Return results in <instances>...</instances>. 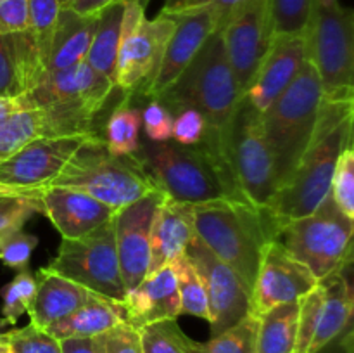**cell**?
<instances>
[{"label": "cell", "mask_w": 354, "mask_h": 353, "mask_svg": "<svg viewBox=\"0 0 354 353\" xmlns=\"http://www.w3.org/2000/svg\"><path fill=\"white\" fill-rule=\"evenodd\" d=\"M175 30L171 14L147 19L142 0H124L123 28L118 51L114 85L124 93H142L151 87L161 66L166 45Z\"/></svg>", "instance_id": "30bf717a"}, {"label": "cell", "mask_w": 354, "mask_h": 353, "mask_svg": "<svg viewBox=\"0 0 354 353\" xmlns=\"http://www.w3.org/2000/svg\"><path fill=\"white\" fill-rule=\"evenodd\" d=\"M57 2H59V6H61V7H66L69 2H71V0H57Z\"/></svg>", "instance_id": "f5cc1de1"}, {"label": "cell", "mask_w": 354, "mask_h": 353, "mask_svg": "<svg viewBox=\"0 0 354 353\" xmlns=\"http://www.w3.org/2000/svg\"><path fill=\"white\" fill-rule=\"evenodd\" d=\"M318 279L304 263L294 258L279 241L265 246L251 293V311L256 317L279 305L299 301L317 287Z\"/></svg>", "instance_id": "9a60e30c"}, {"label": "cell", "mask_w": 354, "mask_h": 353, "mask_svg": "<svg viewBox=\"0 0 354 353\" xmlns=\"http://www.w3.org/2000/svg\"><path fill=\"white\" fill-rule=\"evenodd\" d=\"M354 97L322 96L317 123L289 179L277 189L268 210L282 227L313 213L330 194L335 163L353 145Z\"/></svg>", "instance_id": "7a4b0ae2"}, {"label": "cell", "mask_w": 354, "mask_h": 353, "mask_svg": "<svg viewBox=\"0 0 354 353\" xmlns=\"http://www.w3.org/2000/svg\"><path fill=\"white\" fill-rule=\"evenodd\" d=\"M124 322L140 329L166 318L180 317V294L175 266H162L130 289L121 301Z\"/></svg>", "instance_id": "44dd1931"}, {"label": "cell", "mask_w": 354, "mask_h": 353, "mask_svg": "<svg viewBox=\"0 0 354 353\" xmlns=\"http://www.w3.org/2000/svg\"><path fill=\"white\" fill-rule=\"evenodd\" d=\"M131 97L124 93L123 100L111 111L104 125V144L114 156L133 154L140 145V109L130 102Z\"/></svg>", "instance_id": "f1b7e54d"}, {"label": "cell", "mask_w": 354, "mask_h": 353, "mask_svg": "<svg viewBox=\"0 0 354 353\" xmlns=\"http://www.w3.org/2000/svg\"><path fill=\"white\" fill-rule=\"evenodd\" d=\"M171 14L175 19V30L169 37L162 55L161 66L144 96L149 99H158L166 89L176 82L183 69L189 66L194 55L199 52L204 42L218 28V17L211 7H189V9L162 10Z\"/></svg>", "instance_id": "ac0fdd59"}, {"label": "cell", "mask_w": 354, "mask_h": 353, "mask_svg": "<svg viewBox=\"0 0 354 353\" xmlns=\"http://www.w3.org/2000/svg\"><path fill=\"white\" fill-rule=\"evenodd\" d=\"M223 128H207L199 144L140 141L135 158L161 192L178 203L249 201L234 175L223 145Z\"/></svg>", "instance_id": "6da1fadb"}, {"label": "cell", "mask_w": 354, "mask_h": 353, "mask_svg": "<svg viewBox=\"0 0 354 353\" xmlns=\"http://www.w3.org/2000/svg\"><path fill=\"white\" fill-rule=\"evenodd\" d=\"M37 244V235L23 230V227L0 232V262L17 272L26 270Z\"/></svg>", "instance_id": "74e56055"}, {"label": "cell", "mask_w": 354, "mask_h": 353, "mask_svg": "<svg viewBox=\"0 0 354 353\" xmlns=\"http://www.w3.org/2000/svg\"><path fill=\"white\" fill-rule=\"evenodd\" d=\"M330 197L337 210L354 220V149L346 147L335 163L330 182Z\"/></svg>", "instance_id": "d590c367"}, {"label": "cell", "mask_w": 354, "mask_h": 353, "mask_svg": "<svg viewBox=\"0 0 354 353\" xmlns=\"http://www.w3.org/2000/svg\"><path fill=\"white\" fill-rule=\"evenodd\" d=\"M142 127L147 141L166 142L173 135V114L159 100L151 99L140 111Z\"/></svg>", "instance_id": "b9f144b4"}, {"label": "cell", "mask_w": 354, "mask_h": 353, "mask_svg": "<svg viewBox=\"0 0 354 353\" xmlns=\"http://www.w3.org/2000/svg\"><path fill=\"white\" fill-rule=\"evenodd\" d=\"M322 300H324V287L320 286V282L299 300V315H297V334L294 353H308V350H310L311 339H313L318 325V318H320Z\"/></svg>", "instance_id": "f35d334b"}, {"label": "cell", "mask_w": 354, "mask_h": 353, "mask_svg": "<svg viewBox=\"0 0 354 353\" xmlns=\"http://www.w3.org/2000/svg\"><path fill=\"white\" fill-rule=\"evenodd\" d=\"M196 234L221 262L237 272L252 293L263 249L277 241L280 224L266 206L216 199L194 204Z\"/></svg>", "instance_id": "3957f363"}, {"label": "cell", "mask_w": 354, "mask_h": 353, "mask_svg": "<svg viewBox=\"0 0 354 353\" xmlns=\"http://www.w3.org/2000/svg\"><path fill=\"white\" fill-rule=\"evenodd\" d=\"M244 96L225 54L221 30L216 28L176 82L156 100L173 116L183 109L199 111L207 128L220 130Z\"/></svg>", "instance_id": "277c9868"}, {"label": "cell", "mask_w": 354, "mask_h": 353, "mask_svg": "<svg viewBox=\"0 0 354 353\" xmlns=\"http://www.w3.org/2000/svg\"><path fill=\"white\" fill-rule=\"evenodd\" d=\"M41 215V203L37 192L0 190V232L23 227L33 215Z\"/></svg>", "instance_id": "e575fe53"}, {"label": "cell", "mask_w": 354, "mask_h": 353, "mask_svg": "<svg viewBox=\"0 0 354 353\" xmlns=\"http://www.w3.org/2000/svg\"><path fill=\"white\" fill-rule=\"evenodd\" d=\"M44 269L121 303L127 287L118 260L114 217L82 237L62 239L57 255Z\"/></svg>", "instance_id": "8fae6325"}, {"label": "cell", "mask_w": 354, "mask_h": 353, "mask_svg": "<svg viewBox=\"0 0 354 353\" xmlns=\"http://www.w3.org/2000/svg\"><path fill=\"white\" fill-rule=\"evenodd\" d=\"M299 301L279 305L259 317L256 353H294Z\"/></svg>", "instance_id": "83f0119b"}, {"label": "cell", "mask_w": 354, "mask_h": 353, "mask_svg": "<svg viewBox=\"0 0 354 353\" xmlns=\"http://www.w3.org/2000/svg\"><path fill=\"white\" fill-rule=\"evenodd\" d=\"M113 2H118V0H71L66 7L82 14V16H95L104 7H107Z\"/></svg>", "instance_id": "c3c4849f"}, {"label": "cell", "mask_w": 354, "mask_h": 353, "mask_svg": "<svg viewBox=\"0 0 354 353\" xmlns=\"http://www.w3.org/2000/svg\"><path fill=\"white\" fill-rule=\"evenodd\" d=\"M37 291V279L30 269L21 270L10 282L0 291L2 296V320L0 325H14L23 314H26Z\"/></svg>", "instance_id": "836d02e7"}, {"label": "cell", "mask_w": 354, "mask_h": 353, "mask_svg": "<svg viewBox=\"0 0 354 353\" xmlns=\"http://www.w3.org/2000/svg\"><path fill=\"white\" fill-rule=\"evenodd\" d=\"M308 59L320 76L324 96L354 97V12L341 0H313L306 30Z\"/></svg>", "instance_id": "52a82bcc"}, {"label": "cell", "mask_w": 354, "mask_h": 353, "mask_svg": "<svg viewBox=\"0 0 354 353\" xmlns=\"http://www.w3.org/2000/svg\"><path fill=\"white\" fill-rule=\"evenodd\" d=\"M142 353H192L196 341L180 329L176 318L152 322L138 329Z\"/></svg>", "instance_id": "4dcf8cb0"}, {"label": "cell", "mask_w": 354, "mask_h": 353, "mask_svg": "<svg viewBox=\"0 0 354 353\" xmlns=\"http://www.w3.org/2000/svg\"><path fill=\"white\" fill-rule=\"evenodd\" d=\"M23 93L10 35L0 33V99H16Z\"/></svg>", "instance_id": "60d3db41"}, {"label": "cell", "mask_w": 354, "mask_h": 353, "mask_svg": "<svg viewBox=\"0 0 354 353\" xmlns=\"http://www.w3.org/2000/svg\"><path fill=\"white\" fill-rule=\"evenodd\" d=\"M221 134L228 161L244 196L256 206H268L279 189V180L263 130L261 111L244 96Z\"/></svg>", "instance_id": "9c48e42d"}, {"label": "cell", "mask_w": 354, "mask_h": 353, "mask_svg": "<svg viewBox=\"0 0 354 353\" xmlns=\"http://www.w3.org/2000/svg\"><path fill=\"white\" fill-rule=\"evenodd\" d=\"M28 28V0H0V33H19Z\"/></svg>", "instance_id": "f6af8a7d"}, {"label": "cell", "mask_w": 354, "mask_h": 353, "mask_svg": "<svg viewBox=\"0 0 354 353\" xmlns=\"http://www.w3.org/2000/svg\"><path fill=\"white\" fill-rule=\"evenodd\" d=\"M185 256L192 262L204 284L209 307L211 336L223 332L249 314L251 293L234 269L221 262L197 234L187 246Z\"/></svg>", "instance_id": "7c38bea8"}, {"label": "cell", "mask_w": 354, "mask_h": 353, "mask_svg": "<svg viewBox=\"0 0 354 353\" xmlns=\"http://www.w3.org/2000/svg\"><path fill=\"white\" fill-rule=\"evenodd\" d=\"M124 0L109 3L97 14V26L85 61L100 75L114 82L121 28H123Z\"/></svg>", "instance_id": "4316f807"}, {"label": "cell", "mask_w": 354, "mask_h": 353, "mask_svg": "<svg viewBox=\"0 0 354 353\" xmlns=\"http://www.w3.org/2000/svg\"><path fill=\"white\" fill-rule=\"evenodd\" d=\"M10 353H62L61 341L45 329L28 324L23 329L6 332Z\"/></svg>", "instance_id": "ab89813d"}, {"label": "cell", "mask_w": 354, "mask_h": 353, "mask_svg": "<svg viewBox=\"0 0 354 353\" xmlns=\"http://www.w3.org/2000/svg\"><path fill=\"white\" fill-rule=\"evenodd\" d=\"M59 341L62 353H104L102 334L93 338H66Z\"/></svg>", "instance_id": "7dc6e473"}, {"label": "cell", "mask_w": 354, "mask_h": 353, "mask_svg": "<svg viewBox=\"0 0 354 353\" xmlns=\"http://www.w3.org/2000/svg\"><path fill=\"white\" fill-rule=\"evenodd\" d=\"M354 220L341 213L330 194L313 213L280 227L277 241L318 280L351 265Z\"/></svg>", "instance_id": "ba28073f"}, {"label": "cell", "mask_w": 354, "mask_h": 353, "mask_svg": "<svg viewBox=\"0 0 354 353\" xmlns=\"http://www.w3.org/2000/svg\"><path fill=\"white\" fill-rule=\"evenodd\" d=\"M349 266L351 265L335 270L325 279L318 280L324 287V300L317 331L308 353H320L351 329L354 294L349 279Z\"/></svg>", "instance_id": "603a6c76"}, {"label": "cell", "mask_w": 354, "mask_h": 353, "mask_svg": "<svg viewBox=\"0 0 354 353\" xmlns=\"http://www.w3.org/2000/svg\"><path fill=\"white\" fill-rule=\"evenodd\" d=\"M116 89L113 80L100 75L86 61L61 71H48L40 82L19 96L24 109L54 106H88L106 109Z\"/></svg>", "instance_id": "2e32d148"}, {"label": "cell", "mask_w": 354, "mask_h": 353, "mask_svg": "<svg viewBox=\"0 0 354 353\" xmlns=\"http://www.w3.org/2000/svg\"><path fill=\"white\" fill-rule=\"evenodd\" d=\"M102 338L104 353H142L138 329L131 327L127 322L104 332Z\"/></svg>", "instance_id": "ee69618b"}, {"label": "cell", "mask_w": 354, "mask_h": 353, "mask_svg": "<svg viewBox=\"0 0 354 353\" xmlns=\"http://www.w3.org/2000/svg\"><path fill=\"white\" fill-rule=\"evenodd\" d=\"M21 109H24V107L21 106L17 97L16 99H0V127H2L14 113H17V111Z\"/></svg>", "instance_id": "681fc988"}, {"label": "cell", "mask_w": 354, "mask_h": 353, "mask_svg": "<svg viewBox=\"0 0 354 353\" xmlns=\"http://www.w3.org/2000/svg\"><path fill=\"white\" fill-rule=\"evenodd\" d=\"M259 317L249 311L237 324L220 334L211 336L209 341H196L192 353H256Z\"/></svg>", "instance_id": "f546056e"}, {"label": "cell", "mask_w": 354, "mask_h": 353, "mask_svg": "<svg viewBox=\"0 0 354 353\" xmlns=\"http://www.w3.org/2000/svg\"><path fill=\"white\" fill-rule=\"evenodd\" d=\"M306 61L304 33L275 35L245 90L249 102L263 113L294 82Z\"/></svg>", "instance_id": "d6986e66"}, {"label": "cell", "mask_w": 354, "mask_h": 353, "mask_svg": "<svg viewBox=\"0 0 354 353\" xmlns=\"http://www.w3.org/2000/svg\"><path fill=\"white\" fill-rule=\"evenodd\" d=\"M248 0H185L178 9H189V7H211L216 12L218 17V28L223 26L232 14L242 7ZM176 10V9H175Z\"/></svg>", "instance_id": "bcb514c9"}, {"label": "cell", "mask_w": 354, "mask_h": 353, "mask_svg": "<svg viewBox=\"0 0 354 353\" xmlns=\"http://www.w3.org/2000/svg\"><path fill=\"white\" fill-rule=\"evenodd\" d=\"M35 279L37 291L26 314L30 315V324L40 329H47L66 318L95 294L73 280L48 272L44 266L38 270Z\"/></svg>", "instance_id": "cb8c5ba5"}, {"label": "cell", "mask_w": 354, "mask_h": 353, "mask_svg": "<svg viewBox=\"0 0 354 353\" xmlns=\"http://www.w3.org/2000/svg\"><path fill=\"white\" fill-rule=\"evenodd\" d=\"M322 96L324 89L320 76L308 59L294 82L261 113L263 130L275 161L279 187L289 179L310 142Z\"/></svg>", "instance_id": "8992f818"}, {"label": "cell", "mask_w": 354, "mask_h": 353, "mask_svg": "<svg viewBox=\"0 0 354 353\" xmlns=\"http://www.w3.org/2000/svg\"><path fill=\"white\" fill-rule=\"evenodd\" d=\"M206 132V120L196 109H183L173 116L171 141L183 145L199 144Z\"/></svg>", "instance_id": "7bdbcfd3"}, {"label": "cell", "mask_w": 354, "mask_h": 353, "mask_svg": "<svg viewBox=\"0 0 354 353\" xmlns=\"http://www.w3.org/2000/svg\"><path fill=\"white\" fill-rule=\"evenodd\" d=\"M59 6L57 0H28V33L33 38L38 52L47 68L48 48H50L52 35L57 23Z\"/></svg>", "instance_id": "d6a6232c"}, {"label": "cell", "mask_w": 354, "mask_h": 353, "mask_svg": "<svg viewBox=\"0 0 354 353\" xmlns=\"http://www.w3.org/2000/svg\"><path fill=\"white\" fill-rule=\"evenodd\" d=\"M93 137L37 138L0 161V190L37 192L50 185L76 149Z\"/></svg>", "instance_id": "5bb4252c"}, {"label": "cell", "mask_w": 354, "mask_h": 353, "mask_svg": "<svg viewBox=\"0 0 354 353\" xmlns=\"http://www.w3.org/2000/svg\"><path fill=\"white\" fill-rule=\"evenodd\" d=\"M218 30L239 87L245 93L275 37L268 0H248Z\"/></svg>", "instance_id": "4fadbf2b"}, {"label": "cell", "mask_w": 354, "mask_h": 353, "mask_svg": "<svg viewBox=\"0 0 354 353\" xmlns=\"http://www.w3.org/2000/svg\"><path fill=\"white\" fill-rule=\"evenodd\" d=\"M313 0H268L273 35L304 33Z\"/></svg>", "instance_id": "8d00e7d4"}, {"label": "cell", "mask_w": 354, "mask_h": 353, "mask_svg": "<svg viewBox=\"0 0 354 353\" xmlns=\"http://www.w3.org/2000/svg\"><path fill=\"white\" fill-rule=\"evenodd\" d=\"M41 215L52 221L62 239H76L111 220L116 215L113 208L80 190L64 187H44L38 190Z\"/></svg>", "instance_id": "ffe728a7"}, {"label": "cell", "mask_w": 354, "mask_h": 353, "mask_svg": "<svg viewBox=\"0 0 354 353\" xmlns=\"http://www.w3.org/2000/svg\"><path fill=\"white\" fill-rule=\"evenodd\" d=\"M95 26L97 14L82 16L68 7H61L48 48L47 73L61 71L85 61Z\"/></svg>", "instance_id": "d4e9b609"}, {"label": "cell", "mask_w": 354, "mask_h": 353, "mask_svg": "<svg viewBox=\"0 0 354 353\" xmlns=\"http://www.w3.org/2000/svg\"><path fill=\"white\" fill-rule=\"evenodd\" d=\"M124 322L123 305L111 298L93 294L85 305L62 320L48 325L45 331L54 338H93L111 331Z\"/></svg>", "instance_id": "484cf974"}, {"label": "cell", "mask_w": 354, "mask_h": 353, "mask_svg": "<svg viewBox=\"0 0 354 353\" xmlns=\"http://www.w3.org/2000/svg\"><path fill=\"white\" fill-rule=\"evenodd\" d=\"M165 192L154 190L114 215V239L127 293L147 275L151 260V228Z\"/></svg>", "instance_id": "e0dca14e"}, {"label": "cell", "mask_w": 354, "mask_h": 353, "mask_svg": "<svg viewBox=\"0 0 354 353\" xmlns=\"http://www.w3.org/2000/svg\"><path fill=\"white\" fill-rule=\"evenodd\" d=\"M178 280L180 294V315H192L209 322V307L204 284L199 273L194 269L192 262L185 255L173 263Z\"/></svg>", "instance_id": "1f68e13d"}, {"label": "cell", "mask_w": 354, "mask_h": 353, "mask_svg": "<svg viewBox=\"0 0 354 353\" xmlns=\"http://www.w3.org/2000/svg\"><path fill=\"white\" fill-rule=\"evenodd\" d=\"M194 235V204L178 203L165 194V199L158 206L152 220L147 275L182 258Z\"/></svg>", "instance_id": "7402d4cb"}, {"label": "cell", "mask_w": 354, "mask_h": 353, "mask_svg": "<svg viewBox=\"0 0 354 353\" xmlns=\"http://www.w3.org/2000/svg\"><path fill=\"white\" fill-rule=\"evenodd\" d=\"M183 2H185V0H165V7H162V10H175L178 9Z\"/></svg>", "instance_id": "f907efd6"}, {"label": "cell", "mask_w": 354, "mask_h": 353, "mask_svg": "<svg viewBox=\"0 0 354 353\" xmlns=\"http://www.w3.org/2000/svg\"><path fill=\"white\" fill-rule=\"evenodd\" d=\"M0 353H10L9 343H7V338H6V332H3V334H0Z\"/></svg>", "instance_id": "816d5d0a"}, {"label": "cell", "mask_w": 354, "mask_h": 353, "mask_svg": "<svg viewBox=\"0 0 354 353\" xmlns=\"http://www.w3.org/2000/svg\"><path fill=\"white\" fill-rule=\"evenodd\" d=\"M47 187L80 190L114 211L159 190L133 154H111L102 137L83 142Z\"/></svg>", "instance_id": "5b68a950"}]
</instances>
